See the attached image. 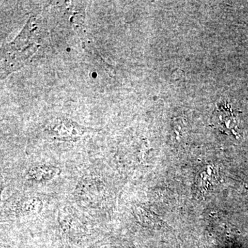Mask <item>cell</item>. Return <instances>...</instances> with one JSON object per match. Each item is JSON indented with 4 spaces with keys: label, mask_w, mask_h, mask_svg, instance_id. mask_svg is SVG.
Listing matches in <instances>:
<instances>
[{
    "label": "cell",
    "mask_w": 248,
    "mask_h": 248,
    "mask_svg": "<svg viewBox=\"0 0 248 248\" xmlns=\"http://www.w3.org/2000/svg\"><path fill=\"white\" fill-rule=\"evenodd\" d=\"M223 110H224V112H223V111L218 110L217 116L219 119L217 123L224 129L234 131L236 125V117L231 112V109L224 108Z\"/></svg>",
    "instance_id": "obj_1"
}]
</instances>
